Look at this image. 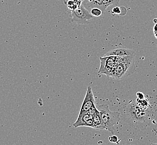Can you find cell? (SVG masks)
Here are the masks:
<instances>
[{
    "instance_id": "19",
    "label": "cell",
    "mask_w": 157,
    "mask_h": 145,
    "mask_svg": "<svg viewBox=\"0 0 157 145\" xmlns=\"http://www.w3.org/2000/svg\"><path fill=\"white\" fill-rule=\"evenodd\" d=\"M154 35H155V38L157 39V32H155V33H154Z\"/></svg>"
},
{
    "instance_id": "4",
    "label": "cell",
    "mask_w": 157,
    "mask_h": 145,
    "mask_svg": "<svg viewBox=\"0 0 157 145\" xmlns=\"http://www.w3.org/2000/svg\"><path fill=\"white\" fill-rule=\"evenodd\" d=\"M100 60L101 66L98 73L113 78L116 66L119 62V57H101Z\"/></svg>"
},
{
    "instance_id": "15",
    "label": "cell",
    "mask_w": 157,
    "mask_h": 145,
    "mask_svg": "<svg viewBox=\"0 0 157 145\" xmlns=\"http://www.w3.org/2000/svg\"><path fill=\"white\" fill-rule=\"evenodd\" d=\"M109 141L110 142H112V143H119V142L120 141L117 136H115L113 135L109 137Z\"/></svg>"
},
{
    "instance_id": "12",
    "label": "cell",
    "mask_w": 157,
    "mask_h": 145,
    "mask_svg": "<svg viewBox=\"0 0 157 145\" xmlns=\"http://www.w3.org/2000/svg\"><path fill=\"white\" fill-rule=\"evenodd\" d=\"M104 6L107 9V7L110 6V5H117L119 4V0H102Z\"/></svg>"
},
{
    "instance_id": "9",
    "label": "cell",
    "mask_w": 157,
    "mask_h": 145,
    "mask_svg": "<svg viewBox=\"0 0 157 145\" xmlns=\"http://www.w3.org/2000/svg\"><path fill=\"white\" fill-rule=\"evenodd\" d=\"M92 118V115L88 112L86 113L79 114L77 119L75 122L73 124V126L75 128L81 127L83 123Z\"/></svg>"
},
{
    "instance_id": "3",
    "label": "cell",
    "mask_w": 157,
    "mask_h": 145,
    "mask_svg": "<svg viewBox=\"0 0 157 145\" xmlns=\"http://www.w3.org/2000/svg\"><path fill=\"white\" fill-rule=\"evenodd\" d=\"M100 114L105 129L107 130L113 135V126L119 122L120 113L119 112H111L107 104H101L97 108Z\"/></svg>"
},
{
    "instance_id": "8",
    "label": "cell",
    "mask_w": 157,
    "mask_h": 145,
    "mask_svg": "<svg viewBox=\"0 0 157 145\" xmlns=\"http://www.w3.org/2000/svg\"><path fill=\"white\" fill-rule=\"evenodd\" d=\"M92 121L94 122V128L98 129V130H103L105 129L104 125L101 118L100 114L98 110L92 114Z\"/></svg>"
},
{
    "instance_id": "20",
    "label": "cell",
    "mask_w": 157,
    "mask_h": 145,
    "mask_svg": "<svg viewBox=\"0 0 157 145\" xmlns=\"http://www.w3.org/2000/svg\"><path fill=\"white\" fill-rule=\"evenodd\" d=\"M154 131H155V133H156V134H157V131H156V130H155V129H154Z\"/></svg>"
},
{
    "instance_id": "7",
    "label": "cell",
    "mask_w": 157,
    "mask_h": 145,
    "mask_svg": "<svg viewBox=\"0 0 157 145\" xmlns=\"http://www.w3.org/2000/svg\"><path fill=\"white\" fill-rule=\"evenodd\" d=\"M135 54V51L132 49L126 48H117L112 50H110L103 57H122L128 56L132 54Z\"/></svg>"
},
{
    "instance_id": "16",
    "label": "cell",
    "mask_w": 157,
    "mask_h": 145,
    "mask_svg": "<svg viewBox=\"0 0 157 145\" xmlns=\"http://www.w3.org/2000/svg\"><path fill=\"white\" fill-rule=\"evenodd\" d=\"M136 96H137V97L139 99H144L145 98L144 95L142 92H140V91L137 92Z\"/></svg>"
},
{
    "instance_id": "13",
    "label": "cell",
    "mask_w": 157,
    "mask_h": 145,
    "mask_svg": "<svg viewBox=\"0 0 157 145\" xmlns=\"http://www.w3.org/2000/svg\"><path fill=\"white\" fill-rule=\"evenodd\" d=\"M111 14L113 15H121V9L119 6L114 7L113 9L111 10Z\"/></svg>"
},
{
    "instance_id": "6",
    "label": "cell",
    "mask_w": 157,
    "mask_h": 145,
    "mask_svg": "<svg viewBox=\"0 0 157 145\" xmlns=\"http://www.w3.org/2000/svg\"><path fill=\"white\" fill-rule=\"evenodd\" d=\"M94 106V97L91 87H88L79 114L87 113Z\"/></svg>"
},
{
    "instance_id": "18",
    "label": "cell",
    "mask_w": 157,
    "mask_h": 145,
    "mask_svg": "<svg viewBox=\"0 0 157 145\" xmlns=\"http://www.w3.org/2000/svg\"><path fill=\"white\" fill-rule=\"evenodd\" d=\"M153 22L155 23V24H157V19H154V20H153Z\"/></svg>"
},
{
    "instance_id": "5",
    "label": "cell",
    "mask_w": 157,
    "mask_h": 145,
    "mask_svg": "<svg viewBox=\"0 0 157 145\" xmlns=\"http://www.w3.org/2000/svg\"><path fill=\"white\" fill-rule=\"evenodd\" d=\"M71 16L72 22L82 25L88 24L90 21L94 17L83 5H81L72 11Z\"/></svg>"
},
{
    "instance_id": "14",
    "label": "cell",
    "mask_w": 157,
    "mask_h": 145,
    "mask_svg": "<svg viewBox=\"0 0 157 145\" xmlns=\"http://www.w3.org/2000/svg\"><path fill=\"white\" fill-rule=\"evenodd\" d=\"M81 127H91V128H94V122H93L92 119H90V120L86 121L85 122L82 124Z\"/></svg>"
},
{
    "instance_id": "1",
    "label": "cell",
    "mask_w": 157,
    "mask_h": 145,
    "mask_svg": "<svg viewBox=\"0 0 157 145\" xmlns=\"http://www.w3.org/2000/svg\"><path fill=\"white\" fill-rule=\"evenodd\" d=\"M134 59L135 54L119 57V62L115 71L113 78L120 80L133 74L135 70Z\"/></svg>"
},
{
    "instance_id": "11",
    "label": "cell",
    "mask_w": 157,
    "mask_h": 145,
    "mask_svg": "<svg viewBox=\"0 0 157 145\" xmlns=\"http://www.w3.org/2000/svg\"><path fill=\"white\" fill-rule=\"evenodd\" d=\"M91 14L94 17H99L101 16L103 13V12L101 9L97 8V7H94L92 8L91 10Z\"/></svg>"
},
{
    "instance_id": "17",
    "label": "cell",
    "mask_w": 157,
    "mask_h": 145,
    "mask_svg": "<svg viewBox=\"0 0 157 145\" xmlns=\"http://www.w3.org/2000/svg\"><path fill=\"white\" fill-rule=\"evenodd\" d=\"M153 31H154V33L157 32V24H155L153 28Z\"/></svg>"
},
{
    "instance_id": "10",
    "label": "cell",
    "mask_w": 157,
    "mask_h": 145,
    "mask_svg": "<svg viewBox=\"0 0 157 145\" xmlns=\"http://www.w3.org/2000/svg\"><path fill=\"white\" fill-rule=\"evenodd\" d=\"M136 105L138 106L142 110H147L148 108L149 107V104L148 101L145 99H139L137 98L136 101Z\"/></svg>"
},
{
    "instance_id": "2",
    "label": "cell",
    "mask_w": 157,
    "mask_h": 145,
    "mask_svg": "<svg viewBox=\"0 0 157 145\" xmlns=\"http://www.w3.org/2000/svg\"><path fill=\"white\" fill-rule=\"evenodd\" d=\"M126 113L130 118V123L134 126L146 127L148 125L150 119L147 110H142L136 104H129L126 107Z\"/></svg>"
}]
</instances>
